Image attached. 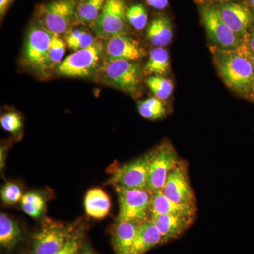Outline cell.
<instances>
[{
    "mask_svg": "<svg viewBox=\"0 0 254 254\" xmlns=\"http://www.w3.org/2000/svg\"><path fill=\"white\" fill-rule=\"evenodd\" d=\"M105 61L128 60L138 62L146 55L141 42L129 34L113 37L104 42Z\"/></svg>",
    "mask_w": 254,
    "mask_h": 254,
    "instance_id": "5bb4252c",
    "label": "cell"
},
{
    "mask_svg": "<svg viewBox=\"0 0 254 254\" xmlns=\"http://www.w3.org/2000/svg\"><path fill=\"white\" fill-rule=\"evenodd\" d=\"M84 208L88 216L101 220L109 214L111 202L109 196L100 188L88 190L84 199Z\"/></svg>",
    "mask_w": 254,
    "mask_h": 254,
    "instance_id": "ffe728a7",
    "label": "cell"
},
{
    "mask_svg": "<svg viewBox=\"0 0 254 254\" xmlns=\"http://www.w3.org/2000/svg\"><path fill=\"white\" fill-rule=\"evenodd\" d=\"M170 71V55L165 48L155 47L150 52L143 68L144 76H166Z\"/></svg>",
    "mask_w": 254,
    "mask_h": 254,
    "instance_id": "44dd1931",
    "label": "cell"
},
{
    "mask_svg": "<svg viewBox=\"0 0 254 254\" xmlns=\"http://www.w3.org/2000/svg\"><path fill=\"white\" fill-rule=\"evenodd\" d=\"M66 46L76 52L92 46L98 38L89 26L75 25L64 36Z\"/></svg>",
    "mask_w": 254,
    "mask_h": 254,
    "instance_id": "603a6c76",
    "label": "cell"
},
{
    "mask_svg": "<svg viewBox=\"0 0 254 254\" xmlns=\"http://www.w3.org/2000/svg\"><path fill=\"white\" fill-rule=\"evenodd\" d=\"M245 46L254 53V29L243 42Z\"/></svg>",
    "mask_w": 254,
    "mask_h": 254,
    "instance_id": "e575fe53",
    "label": "cell"
},
{
    "mask_svg": "<svg viewBox=\"0 0 254 254\" xmlns=\"http://www.w3.org/2000/svg\"><path fill=\"white\" fill-rule=\"evenodd\" d=\"M21 208L24 213L34 219L41 218L46 210V200L39 192H28L21 200Z\"/></svg>",
    "mask_w": 254,
    "mask_h": 254,
    "instance_id": "484cf974",
    "label": "cell"
},
{
    "mask_svg": "<svg viewBox=\"0 0 254 254\" xmlns=\"http://www.w3.org/2000/svg\"><path fill=\"white\" fill-rule=\"evenodd\" d=\"M53 34L41 27L36 21L32 23L27 32L23 60L28 67L43 78L49 76V50Z\"/></svg>",
    "mask_w": 254,
    "mask_h": 254,
    "instance_id": "5b68a950",
    "label": "cell"
},
{
    "mask_svg": "<svg viewBox=\"0 0 254 254\" xmlns=\"http://www.w3.org/2000/svg\"><path fill=\"white\" fill-rule=\"evenodd\" d=\"M78 0H52L38 5L36 21L51 34L64 36L76 25Z\"/></svg>",
    "mask_w": 254,
    "mask_h": 254,
    "instance_id": "277c9868",
    "label": "cell"
},
{
    "mask_svg": "<svg viewBox=\"0 0 254 254\" xmlns=\"http://www.w3.org/2000/svg\"><path fill=\"white\" fill-rule=\"evenodd\" d=\"M81 254H95L93 253V251L90 250L88 247H86V248L83 249V252H81Z\"/></svg>",
    "mask_w": 254,
    "mask_h": 254,
    "instance_id": "74e56055",
    "label": "cell"
},
{
    "mask_svg": "<svg viewBox=\"0 0 254 254\" xmlns=\"http://www.w3.org/2000/svg\"><path fill=\"white\" fill-rule=\"evenodd\" d=\"M139 223L127 220L116 221L113 231L115 254H131Z\"/></svg>",
    "mask_w": 254,
    "mask_h": 254,
    "instance_id": "2e32d148",
    "label": "cell"
},
{
    "mask_svg": "<svg viewBox=\"0 0 254 254\" xmlns=\"http://www.w3.org/2000/svg\"><path fill=\"white\" fill-rule=\"evenodd\" d=\"M0 123L3 129L14 136H19L23 130V119L16 112H9L1 115Z\"/></svg>",
    "mask_w": 254,
    "mask_h": 254,
    "instance_id": "f546056e",
    "label": "cell"
},
{
    "mask_svg": "<svg viewBox=\"0 0 254 254\" xmlns=\"http://www.w3.org/2000/svg\"><path fill=\"white\" fill-rule=\"evenodd\" d=\"M81 232H73L63 248L56 254H77L81 243Z\"/></svg>",
    "mask_w": 254,
    "mask_h": 254,
    "instance_id": "1f68e13d",
    "label": "cell"
},
{
    "mask_svg": "<svg viewBox=\"0 0 254 254\" xmlns=\"http://www.w3.org/2000/svg\"><path fill=\"white\" fill-rule=\"evenodd\" d=\"M22 239V232L17 224L6 214L0 215V244L1 247L11 250Z\"/></svg>",
    "mask_w": 254,
    "mask_h": 254,
    "instance_id": "cb8c5ba5",
    "label": "cell"
},
{
    "mask_svg": "<svg viewBox=\"0 0 254 254\" xmlns=\"http://www.w3.org/2000/svg\"><path fill=\"white\" fill-rule=\"evenodd\" d=\"M173 37V23L171 19L165 15H160L152 20L147 28V39L155 48L168 46Z\"/></svg>",
    "mask_w": 254,
    "mask_h": 254,
    "instance_id": "d6986e66",
    "label": "cell"
},
{
    "mask_svg": "<svg viewBox=\"0 0 254 254\" xmlns=\"http://www.w3.org/2000/svg\"><path fill=\"white\" fill-rule=\"evenodd\" d=\"M200 17L211 46L225 50H237L243 41L222 20L214 4L202 5Z\"/></svg>",
    "mask_w": 254,
    "mask_h": 254,
    "instance_id": "52a82bcc",
    "label": "cell"
},
{
    "mask_svg": "<svg viewBox=\"0 0 254 254\" xmlns=\"http://www.w3.org/2000/svg\"><path fill=\"white\" fill-rule=\"evenodd\" d=\"M147 86L155 98L165 102L170 98L174 91L173 81L163 76H148L145 81Z\"/></svg>",
    "mask_w": 254,
    "mask_h": 254,
    "instance_id": "4316f807",
    "label": "cell"
},
{
    "mask_svg": "<svg viewBox=\"0 0 254 254\" xmlns=\"http://www.w3.org/2000/svg\"><path fill=\"white\" fill-rule=\"evenodd\" d=\"M66 43L65 40L59 35L53 34L50 42L49 50V64L50 71H55V68L63 61L66 53Z\"/></svg>",
    "mask_w": 254,
    "mask_h": 254,
    "instance_id": "f1b7e54d",
    "label": "cell"
},
{
    "mask_svg": "<svg viewBox=\"0 0 254 254\" xmlns=\"http://www.w3.org/2000/svg\"><path fill=\"white\" fill-rule=\"evenodd\" d=\"M73 227L59 222L45 225L33 237V254H56L73 235Z\"/></svg>",
    "mask_w": 254,
    "mask_h": 254,
    "instance_id": "4fadbf2b",
    "label": "cell"
},
{
    "mask_svg": "<svg viewBox=\"0 0 254 254\" xmlns=\"http://www.w3.org/2000/svg\"><path fill=\"white\" fill-rule=\"evenodd\" d=\"M128 23L137 31H143L148 24V11L142 4H132L127 9Z\"/></svg>",
    "mask_w": 254,
    "mask_h": 254,
    "instance_id": "83f0119b",
    "label": "cell"
},
{
    "mask_svg": "<svg viewBox=\"0 0 254 254\" xmlns=\"http://www.w3.org/2000/svg\"><path fill=\"white\" fill-rule=\"evenodd\" d=\"M249 50V49H248ZM251 58H252V63L254 66V74L253 78H252V86H251L250 93H249L248 98L247 100L249 101L254 103V53L251 52L250 50Z\"/></svg>",
    "mask_w": 254,
    "mask_h": 254,
    "instance_id": "d590c367",
    "label": "cell"
},
{
    "mask_svg": "<svg viewBox=\"0 0 254 254\" xmlns=\"http://www.w3.org/2000/svg\"><path fill=\"white\" fill-rule=\"evenodd\" d=\"M187 161L180 159L176 166L169 173L162 192L177 203L195 205L196 199L189 177Z\"/></svg>",
    "mask_w": 254,
    "mask_h": 254,
    "instance_id": "7c38bea8",
    "label": "cell"
},
{
    "mask_svg": "<svg viewBox=\"0 0 254 254\" xmlns=\"http://www.w3.org/2000/svg\"><path fill=\"white\" fill-rule=\"evenodd\" d=\"M151 155L152 152H148L117 168L108 183L115 188H146Z\"/></svg>",
    "mask_w": 254,
    "mask_h": 254,
    "instance_id": "30bf717a",
    "label": "cell"
},
{
    "mask_svg": "<svg viewBox=\"0 0 254 254\" xmlns=\"http://www.w3.org/2000/svg\"><path fill=\"white\" fill-rule=\"evenodd\" d=\"M195 218L190 215H150V220L161 235L163 243L180 237L193 224Z\"/></svg>",
    "mask_w": 254,
    "mask_h": 254,
    "instance_id": "9a60e30c",
    "label": "cell"
},
{
    "mask_svg": "<svg viewBox=\"0 0 254 254\" xmlns=\"http://www.w3.org/2000/svg\"><path fill=\"white\" fill-rule=\"evenodd\" d=\"M161 244H163L161 235L150 219L138 225L131 254H145Z\"/></svg>",
    "mask_w": 254,
    "mask_h": 254,
    "instance_id": "ac0fdd59",
    "label": "cell"
},
{
    "mask_svg": "<svg viewBox=\"0 0 254 254\" xmlns=\"http://www.w3.org/2000/svg\"><path fill=\"white\" fill-rule=\"evenodd\" d=\"M143 76V68L138 62L121 60L105 61L95 78L128 94L136 95L141 91Z\"/></svg>",
    "mask_w": 254,
    "mask_h": 254,
    "instance_id": "7a4b0ae2",
    "label": "cell"
},
{
    "mask_svg": "<svg viewBox=\"0 0 254 254\" xmlns=\"http://www.w3.org/2000/svg\"><path fill=\"white\" fill-rule=\"evenodd\" d=\"M137 107L140 115L148 120H160L165 118L168 114L165 102L155 97L138 101Z\"/></svg>",
    "mask_w": 254,
    "mask_h": 254,
    "instance_id": "d4e9b609",
    "label": "cell"
},
{
    "mask_svg": "<svg viewBox=\"0 0 254 254\" xmlns=\"http://www.w3.org/2000/svg\"><path fill=\"white\" fill-rule=\"evenodd\" d=\"M14 0H0V16L1 19L4 17L6 13L7 12L8 9H9L10 6L12 4Z\"/></svg>",
    "mask_w": 254,
    "mask_h": 254,
    "instance_id": "836d02e7",
    "label": "cell"
},
{
    "mask_svg": "<svg viewBox=\"0 0 254 254\" xmlns=\"http://www.w3.org/2000/svg\"><path fill=\"white\" fill-rule=\"evenodd\" d=\"M196 205H186L177 203L168 198L163 192L154 193L150 205V215H196Z\"/></svg>",
    "mask_w": 254,
    "mask_h": 254,
    "instance_id": "e0dca14e",
    "label": "cell"
},
{
    "mask_svg": "<svg viewBox=\"0 0 254 254\" xmlns=\"http://www.w3.org/2000/svg\"><path fill=\"white\" fill-rule=\"evenodd\" d=\"M245 3L254 11V0H245Z\"/></svg>",
    "mask_w": 254,
    "mask_h": 254,
    "instance_id": "8d00e7d4",
    "label": "cell"
},
{
    "mask_svg": "<svg viewBox=\"0 0 254 254\" xmlns=\"http://www.w3.org/2000/svg\"></svg>",
    "mask_w": 254,
    "mask_h": 254,
    "instance_id": "ab89813d",
    "label": "cell"
},
{
    "mask_svg": "<svg viewBox=\"0 0 254 254\" xmlns=\"http://www.w3.org/2000/svg\"><path fill=\"white\" fill-rule=\"evenodd\" d=\"M115 190L120 208L116 221L127 220L141 224L150 220L152 192L146 189L115 188Z\"/></svg>",
    "mask_w": 254,
    "mask_h": 254,
    "instance_id": "8992f818",
    "label": "cell"
},
{
    "mask_svg": "<svg viewBox=\"0 0 254 254\" xmlns=\"http://www.w3.org/2000/svg\"><path fill=\"white\" fill-rule=\"evenodd\" d=\"M107 0H78L76 11V25L91 27L99 18Z\"/></svg>",
    "mask_w": 254,
    "mask_h": 254,
    "instance_id": "7402d4cb",
    "label": "cell"
},
{
    "mask_svg": "<svg viewBox=\"0 0 254 254\" xmlns=\"http://www.w3.org/2000/svg\"><path fill=\"white\" fill-rule=\"evenodd\" d=\"M210 49L224 83L234 93L247 100L254 74L250 50L244 43L237 50H221L213 46Z\"/></svg>",
    "mask_w": 254,
    "mask_h": 254,
    "instance_id": "6da1fadb",
    "label": "cell"
},
{
    "mask_svg": "<svg viewBox=\"0 0 254 254\" xmlns=\"http://www.w3.org/2000/svg\"><path fill=\"white\" fill-rule=\"evenodd\" d=\"M146 190L152 193L161 191L169 173L180 161L175 147L169 141H164L151 150Z\"/></svg>",
    "mask_w": 254,
    "mask_h": 254,
    "instance_id": "ba28073f",
    "label": "cell"
},
{
    "mask_svg": "<svg viewBox=\"0 0 254 254\" xmlns=\"http://www.w3.org/2000/svg\"><path fill=\"white\" fill-rule=\"evenodd\" d=\"M127 9L124 0H107L99 18L91 27L97 38L106 41L128 34Z\"/></svg>",
    "mask_w": 254,
    "mask_h": 254,
    "instance_id": "9c48e42d",
    "label": "cell"
},
{
    "mask_svg": "<svg viewBox=\"0 0 254 254\" xmlns=\"http://www.w3.org/2000/svg\"><path fill=\"white\" fill-rule=\"evenodd\" d=\"M21 187L14 182H6L1 190V198L7 205H14L22 199Z\"/></svg>",
    "mask_w": 254,
    "mask_h": 254,
    "instance_id": "4dcf8cb0",
    "label": "cell"
},
{
    "mask_svg": "<svg viewBox=\"0 0 254 254\" xmlns=\"http://www.w3.org/2000/svg\"><path fill=\"white\" fill-rule=\"evenodd\" d=\"M147 4L157 10L165 9L168 6V0H145Z\"/></svg>",
    "mask_w": 254,
    "mask_h": 254,
    "instance_id": "d6a6232c",
    "label": "cell"
},
{
    "mask_svg": "<svg viewBox=\"0 0 254 254\" xmlns=\"http://www.w3.org/2000/svg\"><path fill=\"white\" fill-rule=\"evenodd\" d=\"M103 41L98 39L88 48L73 52L57 66L55 72L66 77H95L105 63Z\"/></svg>",
    "mask_w": 254,
    "mask_h": 254,
    "instance_id": "3957f363",
    "label": "cell"
},
{
    "mask_svg": "<svg viewBox=\"0 0 254 254\" xmlns=\"http://www.w3.org/2000/svg\"><path fill=\"white\" fill-rule=\"evenodd\" d=\"M217 2H222V1H233V0H215Z\"/></svg>",
    "mask_w": 254,
    "mask_h": 254,
    "instance_id": "f35d334b",
    "label": "cell"
},
{
    "mask_svg": "<svg viewBox=\"0 0 254 254\" xmlns=\"http://www.w3.org/2000/svg\"><path fill=\"white\" fill-rule=\"evenodd\" d=\"M219 14L232 31L245 41L254 29V11L245 3L235 1L216 2Z\"/></svg>",
    "mask_w": 254,
    "mask_h": 254,
    "instance_id": "8fae6325",
    "label": "cell"
}]
</instances>
